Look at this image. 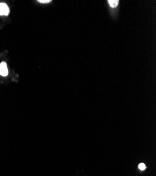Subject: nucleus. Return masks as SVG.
Returning <instances> with one entry per match:
<instances>
[{"mask_svg":"<svg viewBox=\"0 0 156 176\" xmlns=\"http://www.w3.org/2000/svg\"><path fill=\"white\" fill-rule=\"evenodd\" d=\"M9 8L5 3H0V16H8Z\"/></svg>","mask_w":156,"mask_h":176,"instance_id":"obj_1","label":"nucleus"},{"mask_svg":"<svg viewBox=\"0 0 156 176\" xmlns=\"http://www.w3.org/2000/svg\"><path fill=\"white\" fill-rule=\"evenodd\" d=\"M8 68L5 62H2L0 64V76H6L8 75Z\"/></svg>","mask_w":156,"mask_h":176,"instance_id":"obj_2","label":"nucleus"},{"mask_svg":"<svg viewBox=\"0 0 156 176\" xmlns=\"http://www.w3.org/2000/svg\"><path fill=\"white\" fill-rule=\"evenodd\" d=\"M108 2H109L110 6L112 7V8H115V7L118 5L119 1L118 0H109Z\"/></svg>","mask_w":156,"mask_h":176,"instance_id":"obj_3","label":"nucleus"},{"mask_svg":"<svg viewBox=\"0 0 156 176\" xmlns=\"http://www.w3.org/2000/svg\"><path fill=\"white\" fill-rule=\"evenodd\" d=\"M139 168L141 170H144L146 169V165L144 163H140V165H139Z\"/></svg>","mask_w":156,"mask_h":176,"instance_id":"obj_4","label":"nucleus"},{"mask_svg":"<svg viewBox=\"0 0 156 176\" xmlns=\"http://www.w3.org/2000/svg\"><path fill=\"white\" fill-rule=\"evenodd\" d=\"M51 1L50 0H39L38 2H39V3H49Z\"/></svg>","mask_w":156,"mask_h":176,"instance_id":"obj_5","label":"nucleus"}]
</instances>
